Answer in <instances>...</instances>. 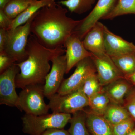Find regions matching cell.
<instances>
[{
  "mask_svg": "<svg viewBox=\"0 0 135 135\" xmlns=\"http://www.w3.org/2000/svg\"><path fill=\"white\" fill-rule=\"evenodd\" d=\"M68 12L66 9L55 1L43 7L32 21L31 33L46 48L53 49L64 47L66 40L81 21L68 17Z\"/></svg>",
  "mask_w": 135,
  "mask_h": 135,
  "instance_id": "6da1fadb",
  "label": "cell"
},
{
  "mask_svg": "<svg viewBox=\"0 0 135 135\" xmlns=\"http://www.w3.org/2000/svg\"><path fill=\"white\" fill-rule=\"evenodd\" d=\"M64 47L53 49L46 48L31 33L26 48L28 57L16 63L20 70L16 77V88L23 89L29 85H44L51 70L50 61L56 56L64 55L65 52Z\"/></svg>",
  "mask_w": 135,
  "mask_h": 135,
  "instance_id": "7a4b0ae2",
  "label": "cell"
},
{
  "mask_svg": "<svg viewBox=\"0 0 135 135\" xmlns=\"http://www.w3.org/2000/svg\"><path fill=\"white\" fill-rule=\"evenodd\" d=\"M72 116L70 114L54 112L38 116L25 114L22 118V131L29 135H40L51 129H64Z\"/></svg>",
  "mask_w": 135,
  "mask_h": 135,
  "instance_id": "3957f363",
  "label": "cell"
},
{
  "mask_svg": "<svg viewBox=\"0 0 135 135\" xmlns=\"http://www.w3.org/2000/svg\"><path fill=\"white\" fill-rule=\"evenodd\" d=\"M43 84L29 85L18 95L17 108L25 114L38 116L48 113L49 107L44 101Z\"/></svg>",
  "mask_w": 135,
  "mask_h": 135,
  "instance_id": "277c9868",
  "label": "cell"
},
{
  "mask_svg": "<svg viewBox=\"0 0 135 135\" xmlns=\"http://www.w3.org/2000/svg\"><path fill=\"white\" fill-rule=\"evenodd\" d=\"M50 109L54 113L73 114L84 110L89 106V101L82 88L65 95L56 93L48 98Z\"/></svg>",
  "mask_w": 135,
  "mask_h": 135,
  "instance_id": "5b68a950",
  "label": "cell"
},
{
  "mask_svg": "<svg viewBox=\"0 0 135 135\" xmlns=\"http://www.w3.org/2000/svg\"><path fill=\"white\" fill-rule=\"evenodd\" d=\"M35 14L24 25L13 30H8V39L4 51L11 57L15 62H21L26 60L28 57L26 48L31 34V24Z\"/></svg>",
  "mask_w": 135,
  "mask_h": 135,
  "instance_id": "8992f818",
  "label": "cell"
},
{
  "mask_svg": "<svg viewBox=\"0 0 135 135\" xmlns=\"http://www.w3.org/2000/svg\"><path fill=\"white\" fill-rule=\"evenodd\" d=\"M76 66L73 74L63 81L57 94L65 95L76 91L82 88L85 81L90 76L97 73L91 57L81 60Z\"/></svg>",
  "mask_w": 135,
  "mask_h": 135,
  "instance_id": "52a82bcc",
  "label": "cell"
},
{
  "mask_svg": "<svg viewBox=\"0 0 135 135\" xmlns=\"http://www.w3.org/2000/svg\"><path fill=\"white\" fill-rule=\"evenodd\" d=\"M20 70L16 63L0 74V104L17 107L18 99L16 78Z\"/></svg>",
  "mask_w": 135,
  "mask_h": 135,
  "instance_id": "ba28073f",
  "label": "cell"
},
{
  "mask_svg": "<svg viewBox=\"0 0 135 135\" xmlns=\"http://www.w3.org/2000/svg\"><path fill=\"white\" fill-rule=\"evenodd\" d=\"M118 0H98L92 11L81 22L74 32L83 40L87 33L99 20L103 19L113 9Z\"/></svg>",
  "mask_w": 135,
  "mask_h": 135,
  "instance_id": "9c48e42d",
  "label": "cell"
},
{
  "mask_svg": "<svg viewBox=\"0 0 135 135\" xmlns=\"http://www.w3.org/2000/svg\"><path fill=\"white\" fill-rule=\"evenodd\" d=\"M51 61L52 66L46 77L43 86L44 95L48 99L57 93L64 80L67 67L65 55L56 56Z\"/></svg>",
  "mask_w": 135,
  "mask_h": 135,
  "instance_id": "30bf717a",
  "label": "cell"
},
{
  "mask_svg": "<svg viewBox=\"0 0 135 135\" xmlns=\"http://www.w3.org/2000/svg\"><path fill=\"white\" fill-rule=\"evenodd\" d=\"M91 57L102 87L116 80L124 78V75L115 65L111 57L106 53L99 55L92 53Z\"/></svg>",
  "mask_w": 135,
  "mask_h": 135,
  "instance_id": "8fae6325",
  "label": "cell"
},
{
  "mask_svg": "<svg viewBox=\"0 0 135 135\" xmlns=\"http://www.w3.org/2000/svg\"><path fill=\"white\" fill-rule=\"evenodd\" d=\"M64 47L66 49V74L81 60L92 56V53L85 48L82 41L74 33L67 39Z\"/></svg>",
  "mask_w": 135,
  "mask_h": 135,
  "instance_id": "7c38bea8",
  "label": "cell"
},
{
  "mask_svg": "<svg viewBox=\"0 0 135 135\" xmlns=\"http://www.w3.org/2000/svg\"><path fill=\"white\" fill-rule=\"evenodd\" d=\"M105 53L111 57L135 52V45L114 34L105 26L104 29Z\"/></svg>",
  "mask_w": 135,
  "mask_h": 135,
  "instance_id": "4fadbf2b",
  "label": "cell"
},
{
  "mask_svg": "<svg viewBox=\"0 0 135 135\" xmlns=\"http://www.w3.org/2000/svg\"><path fill=\"white\" fill-rule=\"evenodd\" d=\"M104 27L101 22H97L83 40L85 48L92 54L99 55L106 53L104 39Z\"/></svg>",
  "mask_w": 135,
  "mask_h": 135,
  "instance_id": "5bb4252c",
  "label": "cell"
},
{
  "mask_svg": "<svg viewBox=\"0 0 135 135\" xmlns=\"http://www.w3.org/2000/svg\"><path fill=\"white\" fill-rule=\"evenodd\" d=\"M132 88L130 83L125 78L114 81L103 87L111 103L122 105L124 99Z\"/></svg>",
  "mask_w": 135,
  "mask_h": 135,
  "instance_id": "9a60e30c",
  "label": "cell"
},
{
  "mask_svg": "<svg viewBox=\"0 0 135 135\" xmlns=\"http://www.w3.org/2000/svg\"><path fill=\"white\" fill-rule=\"evenodd\" d=\"M86 113V125L90 135H113V126L103 116L97 115L90 111Z\"/></svg>",
  "mask_w": 135,
  "mask_h": 135,
  "instance_id": "2e32d148",
  "label": "cell"
},
{
  "mask_svg": "<svg viewBox=\"0 0 135 135\" xmlns=\"http://www.w3.org/2000/svg\"><path fill=\"white\" fill-rule=\"evenodd\" d=\"M55 1V0H36L29 5L24 11L13 20L8 30H13L17 27L24 25L41 9L51 4Z\"/></svg>",
  "mask_w": 135,
  "mask_h": 135,
  "instance_id": "e0dca14e",
  "label": "cell"
},
{
  "mask_svg": "<svg viewBox=\"0 0 135 135\" xmlns=\"http://www.w3.org/2000/svg\"><path fill=\"white\" fill-rule=\"evenodd\" d=\"M103 116L112 126L131 118L123 105L111 102Z\"/></svg>",
  "mask_w": 135,
  "mask_h": 135,
  "instance_id": "ac0fdd59",
  "label": "cell"
},
{
  "mask_svg": "<svg viewBox=\"0 0 135 135\" xmlns=\"http://www.w3.org/2000/svg\"><path fill=\"white\" fill-rule=\"evenodd\" d=\"M111 58L124 77L135 73V52Z\"/></svg>",
  "mask_w": 135,
  "mask_h": 135,
  "instance_id": "d6986e66",
  "label": "cell"
},
{
  "mask_svg": "<svg viewBox=\"0 0 135 135\" xmlns=\"http://www.w3.org/2000/svg\"><path fill=\"white\" fill-rule=\"evenodd\" d=\"M89 110L93 113L103 116L110 103L109 97L103 89L89 99Z\"/></svg>",
  "mask_w": 135,
  "mask_h": 135,
  "instance_id": "ffe728a7",
  "label": "cell"
},
{
  "mask_svg": "<svg viewBox=\"0 0 135 135\" xmlns=\"http://www.w3.org/2000/svg\"><path fill=\"white\" fill-rule=\"evenodd\" d=\"M86 115L84 110L73 114L68 130L70 135H89L86 125Z\"/></svg>",
  "mask_w": 135,
  "mask_h": 135,
  "instance_id": "44dd1931",
  "label": "cell"
},
{
  "mask_svg": "<svg viewBox=\"0 0 135 135\" xmlns=\"http://www.w3.org/2000/svg\"><path fill=\"white\" fill-rule=\"evenodd\" d=\"M135 15V0H118L113 9L103 19L112 20L122 15Z\"/></svg>",
  "mask_w": 135,
  "mask_h": 135,
  "instance_id": "7402d4cb",
  "label": "cell"
},
{
  "mask_svg": "<svg viewBox=\"0 0 135 135\" xmlns=\"http://www.w3.org/2000/svg\"><path fill=\"white\" fill-rule=\"evenodd\" d=\"M95 1L96 0H62L57 3L65 6L71 12L81 15L91 9Z\"/></svg>",
  "mask_w": 135,
  "mask_h": 135,
  "instance_id": "603a6c76",
  "label": "cell"
},
{
  "mask_svg": "<svg viewBox=\"0 0 135 135\" xmlns=\"http://www.w3.org/2000/svg\"><path fill=\"white\" fill-rule=\"evenodd\" d=\"M36 0H11L3 10L11 19H15Z\"/></svg>",
  "mask_w": 135,
  "mask_h": 135,
  "instance_id": "cb8c5ba5",
  "label": "cell"
},
{
  "mask_svg": "<svg viewBox=\"0 0 135 135\" xmlns=\"http://www.w3.org/2000/svg\"><path fill=\"white\" fill-rule=\"evenodd\" d=\"M97 73L92 74L86 80L82 86L84 94L89 99L103 89Z\"/></svg>",
  "mask_w": 135,
  "mask_h": 135,
  "instance_id": "d4e9b609",
  "label": "cell"
},
{
  "mask_svg": "<svg viewBox=\"0 0 135 135\" xmlns=\"http://www.w3.org/2000/svg\"><path fill=\"white\" fill-rule=\"evenodd\" d=\"M135 127V121L132 118L113 126V135H128Z\"/></svg>",
  "mask_w": 135,
  "mask_h": 135,
  "instance_id": "484cf974",
  "label": "cell"
},
{
  "mask_svg": "<svg viewBox=\"0 0 135 135\" xmlns=\"http://www.w3.org/2000/svg\"><path fill=\"white\" fill-rule=\"evenodd\" d=\"M123 105L135 121V88L131 89L124 99Z\"/></svg>",
  "mask_w": 135,
  "mask_h": 135,
  "instance_id": "4316f807",
  "label": "cell"
},
{
  "mask_svg": "<svg viewBox=\"0 0 135 135\" xmlns=\"http://www.w3.org/2000/svg\"><path fill=\"white\" fill-rule=\"evenodd\" d=\"M15 63V60L5 51L0 52V74Z\"/></svg>",
  "mask_w": 135,
  "mask_h": 135,
  "instance_id": "83f0119b",
  "label": "cell"
},
{
  "mask_svg": "<svg viewBox=\"0 0 135 135\" xmlns=\"http://www.w3.org/2000/svg\"><path fill=\"white\" fill-rule=\"evenodd\" d=\"M13 20L11 19L5 14L3 10L0 9V28L8 30Z\"/></svg>",
  "mask_w": 135,
  "mask_h": 135,
  "instance_id": "f1b7e54d",
  "label": "cell"
},
{
  "mask_svg": "<svg viewBox=\"0 0 135 135\" xmlns=\"http://www.w3.org/2000/svg\"><path fill=\"white\" fill-rule=\"evenodd\" d=\"M8 30L0 28V52L4 51L8 39Z\"/></svg>",
  "mask_w": 135,
  "mask_h": 135,
  "instance_id": "f546056e",
  "label": "cell"
},
{
  "mask_svg": "<svg viewBox=\"0 0 135 135\" xmlns=\"http://www.w3.org/2000/svg\"><path fill=\"white\" fill-rule=\"evenodd\" d=\"M40 135H70L68 130L64 129H51L46 131Z\"/></svg>",
  "mask_w": 135,
  "mask_h": 135,
  "instance_id": "4dcf8cb0",
  "label": "cell"
},
{
  "mask_svg": "<svg viewBox=\"0 0 135 135\" xmlns=\"http://www.w3.org/2000/svg\"><path fill=\"white\" fill-rule=\"evenodd\" d=\"M124 78L129 82L135 85V73L132 75L126 76Z\"/></svg>",
  "mask_w": 135,
  "mask_h": 135,
  "instance_id": "1f68e13d",
  "label": "cell"
},
{
  "mask_svg": "<svg viewBox=\"0 0 135 135\" xmlns=\"http://www.w3.org/2000/svg\"><path fill=\"white\" fill-rule=\"evenodd\" d=\"M11 0H0V9H3Z\"/></svg>",
  "mask_w": 135,
  "mask_h": 135,
  "instance_id": "d6a6232c",
  "label": "cell"
},
{
  "mask_svg": "<svg viewBox=\"0 0 135 135\" xmlns=\"http://www.w3.org/2000/svg\"><path fill=\"white\" fill-rule=\"evenodd\" d=\"M128 135H135V127L134 129Z\"/></svg>",
  "mask_w": 135,
  "mask_h": 135,
  "instance_id": "836d02e7",
  "label": "cell"
},
{
  "mask_svg": "<svg viewBox=\"0 0 135 135\" xmlns=\"http://www.w3.org/2000/svg\"><path fill=\"white\" fill-rule=\"evenodd\" d=\"M89 135H90V134H89Z\"/></svg>",
  "mask_w": 135,
  "mask_h": 135,
  "instance_id": "e575fe53",
  "label": "cell"
}]
</instances>
